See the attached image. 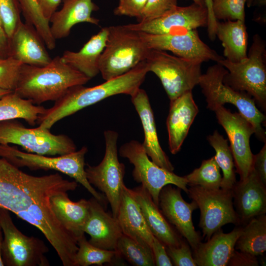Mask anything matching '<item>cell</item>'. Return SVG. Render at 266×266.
Returning a JSON list of instances; mask_svg holds the SVG:
<instances>
[{
  "label": "cell",
  "mask_w": 266,
  "mask_h": 266,
  "mask_svg": "<svg viewBox=\"0 0 266 266\" xmlns=\"http://www.w3.org/2000/svg\"><path fill=\"white\" fill-rule=\"evenodd\" d=\"M208 13L205 6L195 2L184 7L176 6L157 18L125 25L129 29L149 34H166L180 30H197L207 27Z\"/></svg>",
  "instance_id": "16"
},
{
  "label": "cell",
  "mask_w": 266,
  "mask_h": 266,
  "mask_svg": "<svg viewBox=\"0 0 266 266\" xmlns=\"http://www.w3.org/2000/svg\"><path fill=\"white\" fill-rule=\"evenodd\" d=\"M61 9L56 10L49 20L51 34L56 39L67 37L72 28L81 23L99 25L100 20L92 16L98 10L92 0H63Z\"/></svg>",
  "instance_id": "23"
},
{
  "label": "cell",
  "mask_w": 266,
  "mask_h": 266,
  "mask_svg": "<svg viewBox=\"0 0 266 266\" xmlns=\"http://www.w3.org/2000/svg\"><path fill=\"white\" fill-rule=\"evenodd\" d=\"M103 134L105 145L103 158L97 166L87 164L85 172L89 182L104 195L110 205L112 215L116 218L124 185L125 166L118 159V133L108 130Z\"/></svg>",
  "instance_id": "10"
},
{
  "label": "cell",
  "mask_w": 266,
  "mask_h": 266,
  "mask_svg": "<svg viewBox=\"0 0 266 266\" xmlns=\"http://www.w3.org/2000/svg\"><path fill=\"white\" fill-rule=\"evenodd\" d=\"M246 3L248 7L255 5H265L266 0H246Z\"/></svg>",
  "instance_id": "49"
},
{
  "label": "cell",
  "mask_w": 266,
  "mask_h": 266,
  "mask_svg": "<svg viewBox=\"0 0 266 266\" xmlns=\"http://www.w3.org/2000/svg\"><path fill=\"white\" fill-rule=\"evenodd\" d=\"M207 139L215 151V159L223 172L220 188L231 190L236 181L234 160L227 139L217 130L212 134L208 135Z\"/></svg>",
  "instance_id": "32"
},
{
  "label": "cell",
  "mask_w": 266,
  "mask_h": 266,
  "mask_svg": "<svg viewBox=\"0 0 266 266\" xmlns=\"http://www.w3.org/2000/svg\"><path fill=\"white\" fill-rule=\"evenodd\" d=\"M194 2L200 5H205L204 0H192Z\"/></svg>",
  "instance_id": "52"
},
{
  "label": "cell",
  "mask_w": 266,
  "mask_h": 266,
  "mask_svg": "<svg viewBox=\"0 0 266 266\" xmlns=\"http://www.w3.org/2000/svg\"><path fill=\"white\" fill-rule=\"evenodd\" d=\"M75 181L56 173L43 176L27 174L0 157V208L14 213L38 229L55 250L64 266H74L77 240L59 222L50 199L75 190Z\"/></svg>",
  "instance_id": "1"
},
{
  "label": "cell",
  "mask_w": 266,
  "mask_h": 266,
  "mask_svg": "<svg viewBox=\"0 0 266 266\" xmlns=\"http://www.w3.org/2000/svg\"><path fill=\"white\" fill-rule=\"evenodd\" d=\"M107 29L105 46L99 62L100 72L105 81L130 71L146 60L150 50L138 32L125 25Z\"/></svg>",
  "instance_id": "5"
},
{
  "label": "cell",
  "mask_w": 266,
  "mask_h": 266,
  "mask_svg": "<svg viewBox=\"0 0 266 266\" xmlns=\"http://www.w3.org/2000/svg\"><path fill=\"white\" fill-rule=\"evenodd\" d=\"M139 33L150 49L169 51L177 56L202 63L209 60L218 62L223 58L201 40L197 30L183 29L160 34Z\"/></svg>",
  "instance_id": "14"
},
{
  "label": "cell",
  "mask_w": 266,
  "mask_h": 266,
  "mask_svg": "<svg viewBox=\"0 0 266 266\" xmlns=\"http://www.w3.org/2000/svg\"><path fill=\"white\" fill-rule=\"evenodd\" d=\"M214 112L218 123L228 135L236 171L240 176V180H243L253 168L254 155L250 148V138L255 133L254 129L239 112L232 113L224 106Z\"/></svg>",
  "instance_id": "15"
},
{
  "label": "cell",
  "mask_w": 266,
  "mask_h": 266,
  "mask_svg": "<svg viewBox=\"0 0 266 266\" xmlns=\"http://www.w3.org/2000/svg\"><path fill=\"white\" fill-rule=\"evenodd\" d=\"M2 230L0 224V266H3L4 264L1 257V247L3 241V236H2Z\"/></svg>",
  "instance_id": "50"
},
{
  "label": "cell",
  "mask_w": 266,
  "mask_h": 266,
  "mask_svg": "<svg viewBox=\"0 0 266 266\" xmlns=\"http://www.w3.org/2000/svg\"><path fill=\"white\" fill-rule=\"evenodd\" d=\"M121 157L133 165V179L149 192L154 202L159 206V197L162 188L171 184L188 193L187 182L180 176L157 165L149 159L142 143L132 140L123 144L119 150Z\"/></svg>",
  "instance_id": "11"
},
{
  "label": "cell",
  "mask_w": 266,
  "mask_h": 266,
  "mask_svg": "<svg viewBox=\"0 0 266 266\" xmlns=\"http://www.w3.org/2000/svg\"><path fill=\"white\" fill-rule=\"evenodd\" d=\"M253 168L263 184L266 185V142L260 151L254 155Z\"/></svg>",
  "instance_id": "44"
},
{
  "label": "cell",
  "mask_w": 266,
  "mask_h": 266,
  "mask_svg": "<svg viewBox=\"0 0 266 266\" xmlns=\"http://www.w3.org/2000/svg\"><path fill=\"white\" fill-rule=\"evenodd\" d=\"M13 91L5 90L2 89H0V99L5 95L12 92Z\"/></svg>",
  "instance_id": "51"
},
{
  "label": "cell",
  "mask_w": 266,
  "mask_h": 266,
  "mask_svg": "<svg viewBox=\"0 0 266 266\" xmlns=\"http://www.w3.org/2000/svg\"><path fill=\"white\" fill-rule=\"evenodd\" d=\"M208 13L207 31L209 39L212 41L216 38V29L218 21L216 19L212 8V0H204Z\"/></svg>",
  "instance_id": "47"
},
{
  "label": "cell",
  "mask_w": 266,
  "mask_h": 266,
  "mask_svg": "<svg viewBox=\"0 0 266 266\" xmlns=\"http://www.w3.org/2000/svg\"><path fill=\"white\" fill-rule=\"evenodd\" d=\"M119 257L135 266H155L152 249L123 234L118 240L116 249Z\"/></svg>",
  "instance_id": "34"
},
{
  "label": "cell",
  "mask_w": 266,
  "mask_h": 266,
  "mask_svg": "<svg viewBox=\"0 0 266 266\" xmlns=\"http://www.w3.org/2000/svg\"><path fill=\"white\" fill-rule=\"evenodd\" d=\"M266 42L258 34L253 38L247 58L233 63L223 58L217 63L228 73L223 82L233 89L250 95L263 111L266 109Z\"/></svg>",
  "instance_id": "6"
},
{
  "label": "cell",
  "mask_w": 266,
  "mask_h": 266,
  "mask_svg": "<svg viewBox=\"0 0 266 266\" xmlns=\"http://www.w3.org/2000/svg\"><path fill=\"white\" fill-rule=\"evenodd\" d=\"M9 56V40L5 32L0 13V57Z\"/></svg>",
  "instance_id": "48"
},
{
  "label": "cell",
  "mask_w": 266,
  "mask_h": 266,
  "mask_svg": "<svg viewBox=\"0 0 266 266\" xmlns=\"http://www.w3.org/2000/svg\"><path fill=\"white\" fill-rule=\"evenodd\" d=\"M246 0H212V8L216 19L245 21Z\"/></svg>",
  "instance_id": "37"
},
{
  "label": "cell",
  "mask_w": 266,
  "mask_h": 266,
  "mask_svg": "<svg viewBox=\"0 0 266 266\" xmlns=\"http://www.w3.org/2000/svg\"><path fill=\"white\" fill-rule=\"evenodd\" d=\"M177 5V0H147L138 22L160 17Z\"/></svg>",
  "instance_id": "40"
},
{
  "label": "cell",
  "mask_w": 266,
  "mask_h": 266,
  "mask_svg": "<svg viewBox=\"0 0 266 266\" xmlns=\"http://www.w3.org/2000/svg\"><path fill=\"white\" fill-rule=\"evenodd\" d=\"M90 79L64 63L58 56L43 66L23 64L13 91L39 105L47 101H56L69 88L84 85Z\"/></svg>",
  "instance_id": "3"
},
{
  "label": "cell",
  "mask_w": 266,
  "mask_h": 266,
  "mask_svg": "<svg viewBox=\"0 0 266 266\" xmlns=\"http://www.w3.org/2000/svg\"><path fill=\"white\" fill-rule=\"evenodd\" d=\"M89 201V214L83 230L90 236L89 242L101 249L116 250L123 234L117 219L106 212L103 205L93 197Z\"/></svg>",
  "instance_id": "19"
},
{
  "label": "cell",
  "mask_w": 266,
  "mask_h": 266,
  "mask_svg": "<svg viewBox=\"0 0 266 266\" xmlns=\"http://www.w3.org/2000/svg\"><path fill=\"white\" fill-rule=\"evenodd\" d=\"M9 40V56L23 64L43 66L52 59L42 39L30 24L22 21Z\"/></svg>",
  "instance_id": "20"
},
{
  "label": "cell",
  "mask_w": 266,
  "mask_h": 266,
  "mask_svg": "<svg viewBox=\"0 0 266 266\" xmlns=\"http://www.w3.org/2000/svg\"><path fill=\"white\" fill-rule=\"evenodd\" d=\"M22 65L11 56L0 57V89L14 90Z\"/></svg>",
  "instance_id": "39"
},
{
  "label": "cell",
  "mask_w": 266,
  "mask_h": 266,
  "mask_svg": "<svg viewBox=\"0 0 266 266\" xmlns=\"http://www.w3.org/2000/svg\"><path fill=\"white\" fill-rule=\"evenodd\" d=\"M86 146L78 151L58 157H47L24 152L15 146L0 144V157L18 167H27L32 170L53 169L66 174L81 184L102 205L107 200L103 194L98 192L89 182L85 172Z\"/></svg>",
  "instance_id": "7"
},
{
  "label": "cell",
  "mask_w": 266,
  "mask_h": 266,
  "mask_svg": "<svg viewBox=\"0 0 266 266\" xmlns=\"http://www.w3.org/2000/svg\"><path fill=\"white\" fill-rule=\"evenodd\" d=\"M116 218L123 234L151 248L153 235L135 200L131 189L124 184Z\"/></svg>",
  "instance_id": "26"
},
{
  "label": "cell",
  "mask_w": 266,
  "mask_h": 266,
  "mask_svg": "<svg viewBox=\"0 0 266 266\" xmlns=\"http://www.w3.org/2000/svg\"><path fill=\"white\" fill-rule=\"evenodd\" d=\"M166 249L173 265L175 266H197L187 241L182 240L179 246H166Z\"/></svg>",
  "instance_id": "41"
},
{
  "label": "cell",
  "mask_w": 266,
  "mask_h": 266,
  "mask_svg": "<svg viewBox=\"0 0 266 266\" xmlns=\"http://www.w3.org/2000/svg\"><path fill=\"white\" fill-rule=\"evenodd\" d=\"M187 194L200 209L199 225L206 240L227 224L240 225L233 206L232 190H210L191 186L188 188Z\"/></svg>",
  "instance_id": "13"
},
{
  "label": "cell",
  "mask_w": 266,
  "mask_h": 266,
  "mask_svg": "<svg viewBox=\"0 0 266 266\" xmlns=\"http://www.w3.org/2000/svg\"><path fill=\"white\" fill-rule=\"evenodd\" d=\"M119 3L114 9L113 13L117 16H127L140 17L147 0H118Z\"/></svg>",
  "instance_id": "42"
},
{
  "label": "cell",
  "mask_w": 266,
  "mask_h": 266,
  "mask_svg": "<svg viewBox=\"0 0 266 266\" xmlns=\"http://www.w3.org/2000/svg\"><path fill=\"white\" fill-rule=\"evenodd\" d=\"M232 194L233 206L240 224L266 214V185L253 168L245 179L236 182Z\"/></svg>",
  "instance_id": "18"
},
{
  "label": "cell",
  "mask_w": 266,
  "mask_h": 266,
  "mask_svg": "<svg viewBox=\"0 0 266 266\" xmlns=\"http://www.w3.org/2000/svg\"><path fill=\"white\" fill-rule=\"evenodd\" d=\"M21 146L27 152L42 155H63L76 150L73 141L50 130L25 127L14 120L0 121V144Z\"/></svg>",
  "instance_id": "9"
},
{
  "label": "cell",
  "mask_w": 266,
  "mask_h": 266,
  "mask_svg": "<svg viewBox=\"0 0 266 266\" xmlns=\"http://www.w3.org/2000/svg\"><path fill=\"white\" fill-rule=\"evenodd\" d=\"M181 190L171 184L164 187L159 194V207L167 221L175 227L194 250L201 242V237L195 230L192 218L193 211L198 207L193 200L190 203L186 202Z\"/></svg>",
  "instance_id": "17"
},
{
  "label": "cell",
  "mask_w": 266,
  "mask_h": 266,
  "mask_svg": "<svg viewBox=\"0 0 266 266\" xmlns=\"http://www.w3.org/2000/svg\"><path fill=\"white\" fill-rule=\"evenodd\" d=\"M259 263L256 256L250 254L234 251L230 259L228 266H258Z\"/></svg>",
  "instance_id": "45"
},
{
  "label": "cell",
  "mask_w": 266,
  "mask_h": 266,
  "mask_svg": "<svg viewBox=\"0 0 266 266\" xmlns=\"http://www.w3.org/2000/svg\"><path fill=\"white\" fill-rule=\"evenodd\" d=\"M78 250L75 256L76 266H102L119 257L116 250L96 247L87 240L84 234L77 239Z\"/></svg>",
  "instance_id": "35"
},
{
  "label": "cell",
  "mask_w": 266,
  "mask_h": 266,
  "mask_svg": "<svg viewBox=\"0 0 266 266\" xmlns=\"http://www.w3.org/2000/svg\"><path fill=\"white\" fill-rule=\"evenodd\" d=\"M0 224L3 238L1 257L6 266H49L45 254L49 251L44 242L23 234L15 226L9 211L0 208Z\"/></svg>",
  "instance_id": "12"
},
{
  "label": "cell",
  "mask_w": 266,
  "mask_h": 266,
  "mask_svg": "<svg viewBox=\"0 0 266 266\" xmlns=\"http://www.w3.org/2000/svg\"><path fill=\"white\" fill-rule=\"evenodd\" d=\"M198 112L192 91L170 101L166 123L169 149L171 154H176L180 151Z\"/></svg>",
  "instance_id": "22"
},
{
  "label": "cell",
  "mask_w": 266,
  "mask_h": 266,
  "mask_svg": "<svg viewBox=\"0 0 266 266\" xmlns=\"http://www.w3.org/2000/svg\"><path fill=\"white\" fill-rule=\"evenodd\" d=\"M18 1L25 22L34 27L48 49L53 50L56 40L51 34L49 21L44 17L37 0Z\"/></svg>",
  "instance_id": "33"
},
{
  "label": "cell",
  "mask_w": 266,
  "mask_h": 266,
  "mask_svg": "<svg viewBox=\"0 0 266 266\" xmlns=\"http://www.w3.org/2000/svg\"><path fill=\"white\" fill-rule=\"evenodd\" d=\"M46 108L35 105L29 100L22 98L12 91L0 99V121L23 119L34 126L40 115Z\"/></svg>",
  "instance_id": "30"
},
{
  "label": "cell",
  "mask_w": 266,
  "mask_h": 266,
  "mask_svg": "<svg viewBox=\"0 0 266 266\" xmlns=\"http://www.w3.org/2000/svg\"><path fill=\"white\" fill-rule=\"evenodd\" d=\"M107 27H103L77 52L66 50L60 56L61 60L91 79L100 73L99 62L105 46Z\"/></svg>",
  "instance_id": "27"
},
{
  "label": "cell",
  "mask_w": 266,
  "mask_h": 266,
  "mask_svg": "<svg viewBox=\"0 0 266 266\" xmlns=\"http://www.w3.org/2000/svg\"><path fill=\"white\" fill-rule=\"evenodd\" d=\"M145 222L153 236L166 246H178L182 239L153 201L149 192L141 185L131 189Z\"/></svg>",
  "instance_id": "25"
},
{
  "label": "cell",
  "mask_w": 266,
  "mask_h": 266,
  "mask_svg": "<svg viewBox=\"0 0 266 266\" xmlns=\"http://www.w3.org/2000/svg\"><path fill=\"white\" fill-rule=\"evenodd\" d=\"M148 70L145 61L126 73L105 81L101 84L87 87L79 85L69 88L54 105L40 115V128L50 130L60 120L103 100L119 94L132 96L145 80Z\"/></svg>",
  "instance_id": "2"
},
{
  "label": "cell",
  "mask_w": 266,
  "mask_h": 266,
  "mask_svg": "<svg viewBox=\"0 0 266 266\" xmlns=\"http://www.w3.org/2000/svg\"><path fill=\"white\" fill-rule=\"evenodd\" d=\"M0 13L4 29L9 39L22 22L18 0H0Z\"/></svg>",
  "instance_id": "38"
},
{
  "label": "cell",
  "mask_w": 266,
  "mask_h": 266,
  "mask_svg": "<svg viewBox=\"0 0 266 266\" xmlns=\"http://www.w3.org/2000/svg\"><path fill=\"white\" fill-rule=\"evenodd\" d=\"M184 177L189 186H199L210 190L220 188L222 178L214 156L202 161L199 167Z\"/></svg>",
  "instance_id": "36"
},
{
  "label": "cell",
  "mask_w": 266,
  "mask_h": 266,
  "mask_svg": "<svg viewBox=\"0 0 266 266\" xmlns=\"http://www.w3.org/2000/svg\"><path fill=\"white\" fill-rule=\"evenodd\" d=\"M44 17L49 21L63 0H37Z\"/></svg>",
  "instance_id": "46"
},
{
  "label": "cell",
  "mask_w": 266,
  "mask_h": 266,
  "mask_svg": "<svg viewBox=\"0 0 266 266\" xmlns=\"http://www.w3.org/2000/svg\"><path fill=\"white\" fill-rule=\"evenodd\" d=\"M221 41L225 59L233 63L240 62L247 57L248 33L245 21H218L216 36Z\"/></svg>",
  "instance_id": "29"
},
{
  "label": "cell",
  "mask_w": 266,
  "mask_h": 266,
  "mask_svg": "<svg viewBox=\"0 0 266 266\" xmlns=\"http://www.w3.org/2000/svg\"><path fill=\"white\" fill-rule=\"evenodd\" d=\"M242 227H236L229 233L221 229L205 242L193 250V258L198 266H226L231 258Z\"/></svg>",
  "instance_id": "24"
},
{
  "label": "cell",
  "mask_w": 266,
  "mask_h": 266,
  "mask_svg": "<svg viewBox=\"0 0 266 266\" xmlns=\"http://www.w3.org/2000/svg\"><path fill=\"white\" fill-rule=\"evenodd\" d=\"M148 72L160 79L170 100L192 91L199 84L202 63L150 49L145 60Z\"/></svg>",
  "instance_id": "8"
},
{
  "label": "cell",
  "mask_w": 266,
  "mask_h": 266,
  "mask_svg": "<svg viewBox=\"0 0 266 266\" xmlns=\"http://www.w3.org/2000/svg\"><path fill=\"white\" fill-rule=\"evenodd\" d=\"M242 227L235 249L255 256H261L266 250V216L254 217Z\"/></svg>",
  "instance_id": "31"
},
{
  "label": "cell",
  "mask_w": 266,
  "mask_h": 266,
  "mask_svg": "<svg viewBox=\"0 0 266 266\" xmlns=\"http://www.w3.org/2000/svg\"><path fill=\"white\" fill-rule=\"evenodd\" d=\"M228 72L225 67L217 63L201 75L198 85L205 97L207 108L214 111L226 103L232 104L252 124L257 138L265 142L266 133L262 127L266 122L265 115L257 108L255 100L250 95L236 91L223 82Z\"/></svg>",
  "instance_id": "4"
},
{
  "label": "cell",
  "mask_w": 266,
  "mask_h": 266,
  "mask_svg": "<svg viewBox=\"0 0 266 266\" xmlns=\"http://www.w3.org/2000/svg\"><path fill=\"white\" fill-rule=\"evenodd\" d=\"M151 249L155 266H172V263L168 256L165 245L153 236Z\"/></svg>",
  "instance_id": "43"
},
{
  "label": "cell",
  "mask_w": 266,
  "mask_h": 266,
  "mask_svg": "<svg viewBox=\"0 0 266 266\" xmlns=\"http://www.w3.org/2000/svg\"><path fill=\"white\" fill-rule=\"evenodd\" d=\"M50 203L59 222L77 240L85 233L84 227L89 214V200L82 199L74 202L65 192L52 197Z\"/></svg>",
  "instance_id": "28"
},
{
  "label": "cell",
  "mask_w": 266,
  "mask_h": 266,
  "mask_svg": "<svg viewBox=\"0 0 266 266\" xmlns=\"http://www.w3.org/2000/svg\"><path fill=\"white\" fill-rule=\"evenodd\" d=\"M131 97L142 125L144 140L142 143L146 153L157 165L173 171L174 166L159 143L153 111L146 92L140 88Z\"/></svg>",
  "instance_id": "21"
}]
</instances>
